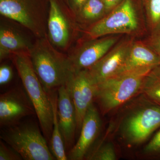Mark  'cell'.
<instances>
[{
	"instance_id": "9c48e42d",
	"label": "cell",
	"mask_w": 160,
	"mask_h": 160,
	"mask_svg": "<svg viewBox=\"0 0 160 160\" xmlns=\"http://www.w3.org/2000/svg\"><path fill=\"white\" fill-rule=\"evenodd\" d=\"M120 36L112 35L93 39H82L68 54L74 72L89 69L120 41Z\"/></svg>"
},
{
	"instance_id": "83f0119b",
	"label": "cell",
	"mask_w": 160,
	"mask_h": 160,
	"mask_svg": "<svg viewBox=\"0 0 160 160\" xmlns=\"http://www.w3.org/2000/svg\"></svg>"
},
{
	"instance_id": "d6986e66",
	"label": "cell",
	"mask_w": 160,
	"mask_h": 160,
	"mask_svg": "<svg viewBox=\"0 0 160 160\" xmlns=\"http://www.w3.org/2000/svg\"><path fill=\"white\" fill-rule=\"evenodd\" d=\"M141 93L160 106V65L153 68L146 76Z\"/></svg>"
},
{
	"instance_id": "9a60e30c",
	"label": "cell",
	"mask_w": 160,
	"mask_h": 160,
	"mask_svg": "<svg viewBox=\"0 0 160 160\" xmlns=\"http://www.w3.org/2000/svg\"><path fill=\"white\" fill-rule=\"evenodd\" d=\"M33 43L24 32L12 23L1 21L0 25L1 62L16 54H29Z\"/></svg>"
},
{
	"instance_id": "52a82bcc",
	"label": "cell",
	"mask_w": 160,
	"mask_h": 160,
	"mask_svg": "<svg viewBox=\"0 0 160 160\" xmlns=\"http://www.w3.org/2000/svg\"><path fill=\"white\" fill-rule=\"evenodd\" d=\"M141 22L132 0H124L97 22L83 31V39H93L112 35L137 34Z\"/></svg>"
},
{
	"instance_id": "3957f363",
	"label": "cell",
	"mask_w": 160,
	"mask_h": 160,
	"mask_svg": "<svg viewBox=\"0 0 160 160\" xmlns=\"http://www.w3.org/2000/svg\"><path fill=\"white\" fill-rule=\"evenodd\" d=\"M152 69L124 72L97 84L94 102L101 113L105 115L116 111L141 93L144 80Z\"/></svg>"
},
{
	"instance_id": "ac0fdd59",
	"label": "cell",
	"mask_w": 160,
	"mask_h": 160,
	"mask_svg": "<svg viewBox=\"0 0 160 160\" xmlns=\"http://www.w3.org/2000/svg\"><path fill=\"white\" fill-rule=\"evenodd\" d=\"M52 104L53 113V129L50 139V150L56 159H68L66 149L59 126L57 113L58 94L54 91L49 92Z\"/></svg>"
},
{
	"instance_id": "4316f807",
	"label": "cell",
	"mask_w": 160,
	"mask_h": 160,
	"mask_svg": "<svg viewBox=\"0 0 160 160\" xmlns=\"http://www.w3.org/2000/svg\"><path fill=\"white\" fill-rule=\"evenodd\" d=\"M123 1L124 0H103L107 14L119 6Z\"/></svg>"
},
{
	"instance_id": "4fadbf2b",
	"label": "cell",
	"mask_w": 160,
	"mask_h": 160,
	"mask_svg": "<svg viewBox=\"0 0 160 160\" xmlns=\"http://www.w3.org/2000/svg\"><path fill=\"white\" fill-rule=\"evenodd\" d=\"M102 125L99 112L93 103L83 120L77 142L67 154L68 159L82 160L86 157L101 132Z\"/></svg>"
},
{
	"instance_id": "603a6c76",
	"label": "cell",
	"mask_w": 160,
	"mask_h": 160,
	"mask_svg": "<svg viewBox=\"0 0 160 160\" xmlns=\"http://www.w3.org/2000/svg\"><path fill=\"white\" fill-rule=\"evenodd\" d=\"M6 144L3 141H0V160H23L17 152Z\"/></svg>"
},
{
	"instance_id": "8992f818",
	"label": "cell",
	"mask_w": 160,
	"mask_h": 160,
	"mask_svg": "<svg viewBox=\"0 0 160 160\" xmlns=\"http://www.w3.org/2000/svg\"><path fill=\"white\" fill-rule=\"evenodd\" d=\"M48 0H0V14L19 24L36 38H48Z\"/></svg>"
},
{
	"instance_id": "30bf717a",
	"label": "cell",
	"mask_w": 160,
	"mask_h": 160,
	"mask_svg": "<svg viewBox=\"0 0 160 160\" xmlns=\"http://www.w3.org/2000/svg\"><path fill=\"white\" fill-rule=\"evenodd\" d=\"M66 86L75 108L77 133L78 134L86 112L94 102L97 85L88 69H85L74 72Z\"/></svg>"
},
{
	"instance_id": "7a4b0ae2",
	"label": "cell",
	"mask_w": 160,
	"mask_h": 160,
	"mask_svg": "<svg viewBox=\"0 0 160 160\" xmlns=\"http://www.w3.org/2000/svg\"><path fill=\"white\" fill-rule=\"evenodd\" d=\"M29 57L35 72L48 93L66 86L74 73L68 54L55 48L48 38L36 39Z\"/></svg>"
},
{
	"instance_id": "277c9868",
	"label": "cell",
	"mask_w": 160,
	"mask_h": 160,
	"mask_svg": "<svg viewBox=\"0 0 160 160\" xmlns=\"http://www.w3.org/2000/svg\"><path fill=\"white\" fill-rule=\"evenodd\" d=\"M23 87L31 101L46 140L50 141L53 129V113L51 98L36 73L29 54L21 53L12 57Z\"/></svg>"
},
{
	"instance_id": "e0dca14e",
	"label": "cell",
	"mask_w": 160,
	"mask_h": 160,
	"mask_svg": "<svg viewBox=\"0 0 160 160\" xmlns=\"http://www.w3.org/2000/svg\"><path fill=\"white\" fill-rule=\"evenodd\" d=\"M107 14L103 0H87L75 17L80 29L84 31Z\"/></svg>"
},
{
	"instance_id": "2e32d148",
	"label": "cell",
	"mask_w": 160,
	"mask_h": 160,
	"mask_svg": "<svg viewBox=\"0 0 160 160\" xmlns=\"http://www.w3.org/2000/svg\"><path fill=\"white\" fill-rule=\"evenodd\" d=\"M159 65L160 58L151 48L144 42L134 41L119 73L142 68H153Z\"/></svg>"
},
{
	"instance_id": "484cf974",
	"label": "cell",
	"mask_w": 160,
	"mask_h": 160,
	"mask_svg": "<svg viewBox=\"0 0 160 160\" xmlns=\"http://www.w3.org/2000/svg\"><path fill=\"white\" fill-rule=\"evenodd\" d=\"M72 12L75 15L87 0H65Z\"/></svg>"
},
{
	"instance_id": "5b68a950",
	"label": "cell",
	"mask_w": 160,
	"mask_h": 160,
	"mask_svg": "<svg viewBox=\"0 0 160 160\" xmlns=\"http://www.w3.org/2000/svg\"><path fill=\"white\" fill-rule=\"evenodd\" d=\"M1 138L25 160L56 159L47 140L33 123L18 124L2 131Z\"/></svg>"
},
{
	"instance_id": "8fae6325",
	"label": "cell",
	"mask_w": 160,
	"mask_h": 160,
	"mask_svg": "<svg viewBox=\"0 0 160 160\" xmlns=\"http://www.w3.org/2000/svg\"><path fill=\"white\" fill-rule=\"evenodd\" d=\"M35 113L33 105L24 88H12L0 96V126L7 128L20 123Z\"/></svg>"
},
{
	"instance_id": "44dd1931",
	"label": "cell",
	"mask_w": 160,
	"mask_h": 160,
	"mask_svg": "<svg viewBox=\"0 0 160 160\" xmlns=\"http://www.w3.org/2000/svg\"><path fill=\"white\" fill-rule=\"evenodd\" d=\"M87 158L90 160H116L117 155L113 143L108 142L100 145Z\"/></svg>"
},
{
	"instance_id": "cb8c5ba5",
	"label": "cell",
	"mask_w": 160,
	"mask_h": 160,
	"mask_svg": "<svg viewBox=\"0 0 160 160\" xmlns=\"http://www.w3.org/2000/svg\"><path fill=\"white\" fill-rule=\"evenodd\" d=\"M13 71L11 66L3 64L0 67V85L4 86L9 84L13 78Z\"/></svg>"
},
{
	"instance_id": "d4e9b609",
	"label": "cell",
	"mask_w": 160,
	"mask_h": 160,
	"mask_svg": "<svg viewBox=\"0 0 160 160\" xmlns=\"http://www.w3.org/2000/svg\"><path fill=\"white\" fill-rule=\"evenodd\" d=\"M145 43L160 58V32L150 34Z\"/></svg>"
},
{
	"instance_id": "5bb4252c",
	"label": "cell",
	"mask_w": 160,
	"mask_h": 160,
	"mask_svg": "<svg viewBox=\"0 0 160 160\" xmlns=\"http://www.w3.org/2000/svg\"><path fill=\"white\" fill-rule=\"evenodd\" d=\"M57 113L60 131L66 149L74 145L77 133L75 108L69 90L66 86L58 89Z\"/></svg>"
},
{
	"instance_id": "6da1fadb",
	"label": "cell",
	"mask_w": 160,
	"mask_h": 160,
	"mask_svg": "<svg viewBox=\"0 0 160 160\" xmlns=\"http://www.w3.org/2000/svg\"><path fill=\"white\" fill-rule=\"evenodd\" d=\"M117 127L120 139L129 147L146 142L160 127V106L142 93L122 107Z\"/></svg>"
},
{
	"instance_id": "ffe728a7",
	"label": "cell",
	"mask_w": 160,
	"mask_h": 160,
	"mask_svg": "<svg viewBox=\"0 0 160 160\" xmlns=\"http://www.w3.org/2000/svg\"><path fill=\"white\" fill-rule=\"evenodd\" d=\"M145 11L150 34L160 32V0H145Z\"/></svg>"
},
{
	"instance_id": "7c38bea8",
	"label": "cell",
	"mask_w": 160,
	"mask_h": 160,
	"mask_svg": "<svg viewBox=\"0 0 160 160\" xmlns=\"http://www.w3.org/2000/svg\"><path fill=\"white\" fill-rule=\"evenodd\" d=\"M133 41L130 37L120 40L99 61L87 69L97 85L119 73Z\"/></svg>"
},
{
	"instance_id": "ba28073f",
	"label": "cell",
	"mask_w": 160,
	"mask_h": 160,
	"mask_svg": "<svg viewBox=\"0 0 160 160\" xmlns=\"http://www.w3.org/2000/svg\"><path fill=\"white\" fill-rule=\"evenodd\" d=\"M47 36L58 50L69 51L81 30L65 0H48Z\"/></svg>"
},
{
	"instance_id": "7402d4cb",
	"label": "cell",
	"mask_w": 160,
	"mask_h": 160,
	"mask_svg": "<svg viewBox=\"0 0 160 160\" xmlns=\"http://www.w3.org/2000/svg\"><path fill=\"white\" fill-rule=\"evenodd\" d=\"M142 155L145 158L160 159V129L144 146Z\"/></svg>"
}]
</instances>
